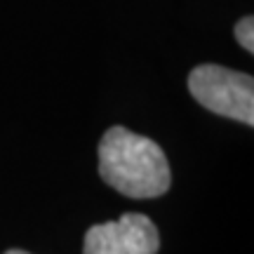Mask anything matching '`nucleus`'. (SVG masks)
Masks as SVG:
<instances>
[{
  "label": "nucleus",
  "instance_id": "obj_4",
  "mask_svg": "<svg viewBox=\"0 0 254 254\" xmlns=\"http://www.w3.org/2000/svg\"><path fill=\"white\" fill-rule=\"evenodd\" d=\"M236 38L247 52H254V21H252V17H243L236 24Z\"/></svg>",
  "mask_w": 254,
  "mask_h": 254
},
{
  "label": "nucleus",
  "instance_id": "obj_3",
  "mask_svg": "<svg viewBox=\"0 0 254 254\" xmlns=\"http://www.w3.org/2000/svg\"><path fill=\"white\" fill-rule=\"evenodd\" d=\"M158 228L144 214H123L118 221L94 224L85 233V254H158Z\"/></svg>",
  "mask_w": 254,
  "mask_h": 254
},
{
  "label": "nucleus",
  "instance_id": "obj_2",
  "mask_svg": "<svg viewBox=\"0 0 254 254\" xmlns=\"http://www.w3.org/2000/svg\"><path fill=\"white\" fill-rule=\"evenodd\" d=\"M189 90L200 106H205L212 113L254 125L252 75L231 71L217 64H202L190 71Z\"/></svg>",
  "mask_w": 254,
  "mask_h": 254
},
{
  "label": "nucleus",
  "instance_id": "obj_1",
  "mask_svg": "<svg viewBox=\"0 0 254 254\" xmlns=\"http://www.w3.org/2000/svg\"><path fill=\"white\" fill-rule=\"evenodd\" d=\"M99 174L127 198H158L172 184L170 163L153 139L111 127L99 144Z\"/></svg>",
  "mask_w": 254,
  "mask_h": 254
},
{
  "label": "nucleus",
  "instance_id": "obj_5",
  "mask_svg": "<svg viewBox=\"0 0 254 254\" xmlns=\"http://www.w3.org/2000/svg\"><path fill=\"white\" fill-rule=\"evenodd\" d=\"M5 254H28V252H24V250H9V252H5Z\"/></svg>",
  "mask_w": 254,
  "mask_h": 254
}]
</instances>
